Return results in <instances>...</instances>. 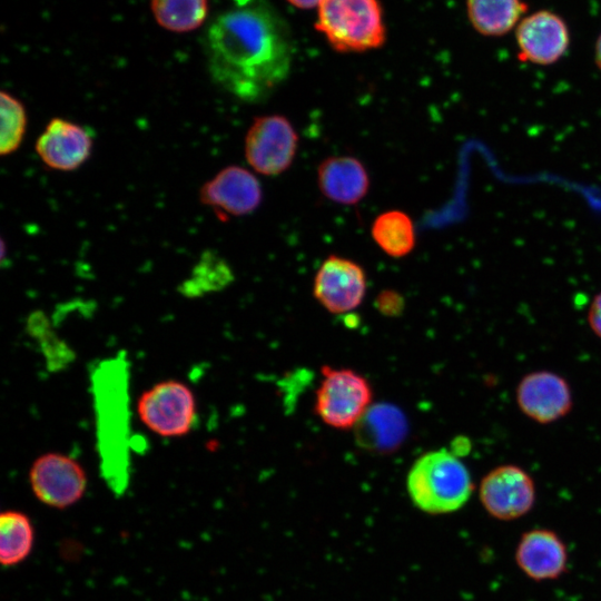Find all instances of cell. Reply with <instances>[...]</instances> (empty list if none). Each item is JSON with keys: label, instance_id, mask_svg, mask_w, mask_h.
Masks as SVG:
<instances>
[{"label": "cell", "instance_id": "ffe728a7", "mask_svg": "<svg viewBox=\"0 0 601 601\" xmlns=\"http://www.w3.org/2000/svg\"><path fill=\"white\" fill-rule=\"evenodd\" d=\"M35 529L27 514L7 510L0 516V561L13 566L24 561L32 551Z\"/></svg>", "mask_w": 601, "mask_h": 601}, {"label": "cell", "instance_id": "9a60e30c", "mask_svg": "<svg viewBox=\"0 0 601 601\" xmlns=\"http://www.w3.org/2000/svg\"><path fill=\"white\" fill-rule=\"evenodd\" d=\"M514 560L529 579L536 582L553 581L568 571L569 552L565 542L555 531L534 528L520 536Z\"/></svg>", "mask_w": 601, "mask_h": 601}, {"label": "cell", "instance_id": "2e32d148", "mask_svg": "<svg viewBox=\"0 0 601 601\" xmlns=\"http://www.w3.org/2000/svg\"><path fill=\"white\" fill-rule=\"evenodd\" d=\"M317 184L327 199L341 205H355L366 196L371 181L357 158L333 156L319 164Z\"/></svg>", "mask_w": 601, "mask_h": 601}, {"label": "cell", "instance_id": "ac0fdd59", "mask_svg": "<svg viewBox=\"0 0 601 601\" xmlns=\"http://www.w3.org/2000/svg\"><path fill=\"white\" fill-rule=\"evenodd\" d=\"M526 9L523 0H466V13L472 27L487 37L511 31L524 18Z\"/></svg>", "mask_w": 601, "mask_h": 601}, {"label": "cell", "instance_id": "7402d4cb", "mask_svg": "<svg viewBox=\"0 0 601 601\" xmlns=\"http://www.w3.org/2000/svg\"><path fill=\"white\" fill-rule=\"evenodd\" d=\"M152 14L162 28L188 32L198 28L208 12L207 0H151Z\"/></svg>", "mask_w": 601, "mask_h": 601}, {"label": "cell", "instance_id": "cb8c5ba5", "mask_svg": "<svg viewBox=\"0 0 601 601\" xmlns=\"http://www.w3.org/2000/svg\"><path fill=\"white\" fill-rule=\"evenodd\" d=\"M28 328L30 335L39 341L40 347L47 358L48 366L53 371L68 365L72 358L71 349L51 332L47 318L40 313L29 317Z\"/></svg>", "mask_w": 601, "mask_h": 601}, {"label": "cell", "instance_id": "7c38bea8", "mask_svg": "<svg viewBox=\"0 0 601 601\" xmlns=\"http://www.w3.org/2000/svg\"><path fill=\"white\" fill-rule=\"evenodd\" d=\"M93 135L82 125L55 117L38 137L36 151L41 161L58 171H72L91 156Z\"/></svg>", "mask_w": 601, "mask_h": 601}, {"label": "cell", "instance_id": "5bb4252c", "mask_svg": "<svg viewBox=\"0 0 601 601\" xmlns=\"http://www.w3.org/2000/svg\"><path fill=\"white\" fill-rule=\"evenodd\" d=\"M516 403L531 420L549 424L565 416L572 408L568 382L549 371L526 374L518 384Z\"/></svg>", "mask_w": 601, "mask_h": 601}, {"label": "cell", "instance_id": "e0dca14e", "mask_svg": "<svg viewBox=\"0 0 601 601\" xmlns=\"http://www.w3.org/2000/svg\"><path fill=\"white\" fill-rule=\"evenodd\" d=\"M354 428L359 446L384 454L401 446L407 434V421L398 407L391 404H375Z\"/></svg>", "mask_w": 601, "mask_h": 601}, {"label": "cell", "instance_id": "484cf974", "mask_svg": "<svg viewBox=\"0 0 601 601\" xmlns=\"http://www.w3.org/2000/svg\"><path fill=\"white\" fill-rule=\"evenodd\" d=\"M292 6L299 9L317 8L322 0H287Z\"/></svg>", "mask_w": 601, "mask_h": 601}, {"label": "cell", "instance_id": "44dd1931", "mask_svg": "<svg viewBox=\"0 0 601 601\" xmlns=\"http://www.w3.org/2000/svg\"><path fill=\"white\" fill-rule=\"evenodd\" d=\"M234 278L230 266L217 254L205 253L194 266L179 292L186 297H201L225 288Z\"/></svg>", "mask_w": 601, "mask_h": 601}, {"label": "cell", "instance_id": "d6986e66", "mask_svg": "<svg viewBox=\"0 0 601 601\" xmlns=\"http://www.w3.org/2000/svg\"><path fill=\"white\" fill-rule=\"evenodd\" d=\"M371 235L376 245L393 258L408 255L416 244L413 220L402 210L380 214L372 224Z\"/></svg>", "mask_w": 601, "mask_h": 601}, {"label": "cell", "instance_id": "4fadbf2b", "mask_svg": "<svg viewBox=\"0 0 601 601\" xmlns=\"http://www.w3.org/2000/svg\"><path fill=\"white\" fill-rule=\"evenodd\" d=\"M519 57L535 65H551L568 50L570 33L556 13L540 10L525 16L515 29Z\"/></svg>", "mask_w": 601, "mask_h": 601}, {"label": "cell", "instance_id": "52a82bcc", "mask_svg": "<svg viewBox=\"0 0 601 601\" xmlns=\"http://www.w3.org/2000/svg\"><path fill=\"white\" fill-rule=\"evenodd\" d=\"M298 136L290 121L282 115L256 117L245 137V158L264 176L286 171L296 155Z\"/></svg>", "mask_w": 601, "mask_h": 601}, {"label": "cell", "instance_id": "3957f363", "mask_svg": "<svg viewBox=\"0 0 601 601\" xmlns=\"http://www.w3.org/2000/svg\"><path fill=\"white\" fill-rule=\"evenodd\" d=\"M406 489L418 510L440 515L462 509L474 485L466 465L457 455L441 449L415 460L406 476Z\"/></svg>", "mask_w": 601, "mask_h": 601}, {"label": "cell", "instance_id": "30bf717a", "mask_svg": "<svg viewBox=\"0 0 601 601\" xmlns=\"http://www.w3.org/2000/svg\"><path fill=\"white\" fill-rule=\"evenodd\" d=\"M366 287V273L358 263L329 255L315 274L313 295L327 312L345 314L362 304Z\"/></svg>", "mask_w": 601, "mask_h": 601}, {"label": "cell", "instance_id": "9c48e42d", "mask_svg": "<svg viewBox=\"0 0 601 601\" xmlns=\"http://www.w3.org/2000/svg\"><path fill=\"white\" fill-rule=\"evenodd\" d=\"M479 496L490 516L512 521L528 514L535 503V485L528 472L505 464L491 470L481 481Z\"/></svg>", "mask_w": 601, "mask_h": 601}, {"label": "cell", "instance_id": "603a6c76", "mask_svg": "<svg viewBox=\"0 0 601 601\" xmlns=\"http://www.w3.org/2000/svg\"><path fill=\"white\" fill-rule=\"evenodd\" d=\"M0 154L7 156L21 145L27 130V111L22 101L7 91H1Z\"/></svg>", "mask_w": 601, "mask_h": 601}, {"label": "cell", "instance_id": "8fae6325", "mask_svg": "<svg viewBox=\"0 0 601 601\" xmlns=\"http://www.w3.org/2000/svg\"><path fill=\"white\" fill-rule=\"evenodd\" d=\"M201 204L210 207L221 219L254 213L263 200L257 177L248 169L231 165L223 168L199 190Z\"/></svg>", "mask_w": 601, "mask_h": 601}, {"label": "cell", "instance_id": "5b68a950", "mask_svg": "<svg viewBox=\"0 0 601 601\" xmlns=\"http://www.w3.org/2000/svg\"><path fill=\"white\" fill-rule=\"evenodd\" d=\"M315 393L314 411L326 425L353 428L373 405V390L368 380L348 367L324 365Z\"/></svg>", "mask_w": 601, "mask_h": 601}, {"label": "cell", "instance_id": "6da1fadb", "mask_svg": "<svg viewBox=\"0 0 601 601\" xmlns=\"http://www.w3.org/2000/svg\"><path fill=\"white\" fill-rule=\"evenodd\" d=\"M205 52L216 85L242 101L259 104L288 77L293 43L282 16L268 3L254 2L214 19Z\"/></svg>", "mask_w": 601, "mask_h": 601}, {"label": "cell", "instance_id": "ba28073f", "mask_svg": "<svg viewBox=\"0 0 601 601\" xmlns=\"http://www.w3.org/2000/svg\"><path fill=\"white\" fill-rule=\"evenodd\" d=\"M35 496L55 509H67L85 495L88 480L82 465L73 457L48 452L38 456L28 473Z\"/></svg>", "mask_w": 601, "mask_h": 601}, {"label": "cell", "instance_id": "7a4b0ae2", "mask_svg": "<svg viewBox=\"0 0 601 601\" xmlns=\"http://www.w3.org/2000/svg\"><path fill=\"white\" fill-rule=\"evenodd\" d=\"M99 471L121 496L131 476L130 363L126 352L97 361L89 371Z\"/></svg>", "mask_w": 601, "mask_h": 601}, {"label": "cell", "instance_id": "8992f818", "mask_svg": "<svg viewBox=\"0 0 601 601\" xmlns=\"http://www.w3.org/2000/svg\"><path fill=\"white\" fill-rule=\"evenodd\" d=\"M136 411L142 424L162 437L188 434L197 418L193 391L177 380H165L146 390L138 398Z\"/></svg>", "mask_w": 601, "mask_h": 601}, {"label": "cell", "instance_id": "4316f807", "mask_svg": "<svg viewBox=\"0 0 601 601\" xmlns=\"http://www.w3.org/2000/svg\"><path fill=\"white\" fill-rule=\"evenodd\" d=\"M595 63L601 69V33L599 35L595 42Z\"/></svg>", "mask_w": 601, "mask_h": 601}, {"label": "cell", "instance_id": "277c9868", "mask_svg": "<svg viewBox=\"0 0 601 601\" xmlns=\"http://www.w3.org/2000/svg\"><path fill=\"white\" fill-rule=\"evenodd\" d=\"M315 28L338 52H364L386 40L378 0H322Z\"/></svg>", "mask_w": 601, "mask_h": 601}, {"label": "cell", "instance_id": "d4e9b609", "mask_svg": "<svg viewBox=\"0 0 601 601\" xmlns=\"http://www.w3.org/2000/svg\"><path fill=\"white\" fill-rule=\"evenodd\" d=\"M588 322L592 332L601 338V293L593 298L590 305Z\"/></svg>", "mask_w": 601, "mask_h": 601}]
</instances>
